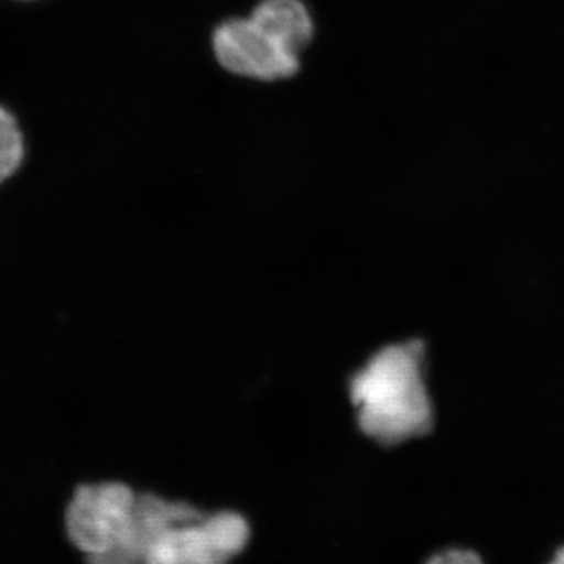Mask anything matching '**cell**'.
I'll use <instances>...</instances> for the list:
<instances>
[{"mask_svg": "<svg viewBox=\"0 0 564 564\" xmlns=\"http://www.w3.org/2000/svg\"><path fill=\"white\" fill-rule=\"evenodd\" d=\"M422 345H395L352 378L351 399L362 432L384 445L422 436L433 413L422 378Z\"/></svg>", "mask_w": 564, "mask_h": 564, "instance_id": "obj_1", "label": "cell"}, {"mask_svg": "<svg viewBox=\"0 0 564 564\" xmlns=\"http://www.w3.org/2000/svg\"><path fill=\"white\" fill-rule=\"evenodd\" d=\"M250 519L236 508H217L174 525L152 545L147 564H231L251 540Z\"/></svg>", "mask_w": 564, "mask_h": 564, "instance_id": "obj_2", "label": "cell"}, {"mask_svg": "<svg viewBox=\"0 0 564 564\" xmlns=\"http://www.w3.org/2000/svg\"><path fill=\"white\" fill-rule=\"evenodd\" d=\"M137 496L121 481L79 486L66 508V532L85 555L101 554L124 540L132 525Z\"/></svg>", "mask_w": 564, "mask_h": 564, "instance_id": "obj_3", "label": "cell"}, {"mask_svg": "<svg viewBox=\"0 0 564 564\" xmlns=\"http://www.w3.org/2000/svg\"><path fill=\"white\" fill-rule=\"evenodd\" d=\"M214 51L223 68L251 79H282L300 69L299 55L282 50L251 20L221 24L214 33Z\"/></svg>", "mask_w": 564, "mask_h": 564, "instance_id": "obj_4", "label": "cell"}, {"mask_svg": "<svg viewBox=\"0 0 564 564\" xmlns=\"http://www.w3.org/2000/svg\"><path fill=\"white\" fill-rule=\"evenodd\" d=\"M207 510L180 497L143 491L137 496L131 530L124 540L101 554L87 555V564H147L155 541L166 530L203 518Z\"/></svg>", "mask_w": 564, "mask_h": 564, "instance_id": "obj_5", "label": "cell"}, {"mask_svg": "<svg viewBox=\"0 0 564 564\" xmlns=\"http://www.w3.org/2000/svg\"><path fill=\"white\" fill-rule=\"evenodd\" d=\"M282 50L299 55L314 36V22L302 0H262L250 18Z\"/></svg>", "mask_w": 564, "mask_h": 564, "instance_id": "obj_6", "label": "cell"}, {"mask_svg": "<svg viewBox=\"0 0 564 564\" xmlns=\"http://www.w3.org/2000/svg\"><path fill=\"white\" fill-rule=\"evenodd\" d=\"M24 135L9 110L0 107V184L20 170L24 161Z\"/></svg>", "mask_w": 564, "mask_h": 564, "instance_id": "obj_7", "label": "cell"}, {"mask_svg": "<svg viewBox=\"0 0 564 564\" xmlns=\"http://www.w3.org/2000/svg\"><path fill=\"white\" fill-rule=\"evenodd\" d=\"M423 564H484L480 556L475 552L463 551V549H447L430 556Z\"/></svg>", "mask_w": 564, "mask_h": 564, "instance_id": "obj_8", "label": "cell"}, {"mask_svg": "<svg viewBox=\"0 0 564 564\" xmlns=\"http://www.w3.org/2000/svg\"><path fill=\"white\" fill-rule=\"evenodd\" d=\"M551 564H564V547L560 549V551L556 552L554 562H552Z\"/></svg>", "mask_w": 564, "mask_h": 564, "instance_id": "obj_9", "label": "cell"}]
</instances>
